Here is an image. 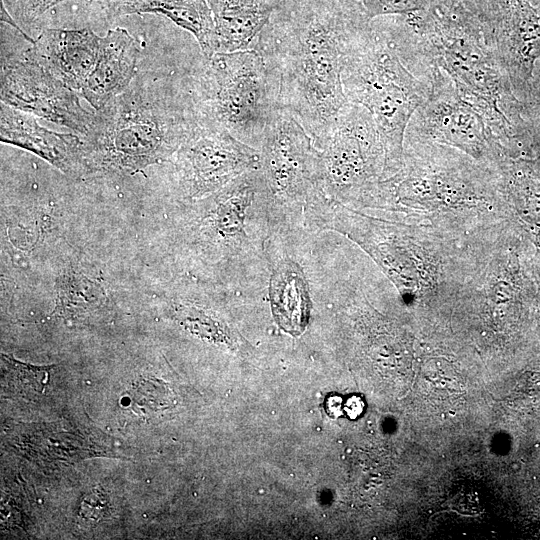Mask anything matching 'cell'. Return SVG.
Returning a JSON list of instances; mask_svg holds the SVG:
<instances>
[{
    "instance_id": "obj_1",
    "label": "cell",
    "mask_w": 540,
    "mask_h": 540,
    "mask_svg": "<svg viewBox=\"0 0 540 540\" xmlns=\"http://www.w3.org/2000/svg\"><path fill=\"white\" fill-rule=\"evenodd\" d=\"M372 22L421 81L437 66L485 120L495 144L513 153L524 120L489 32L470 0H431L421 10Z\"/></svg>"
},
{
    "instance_id": "obj_2",
    "label": "cell",
    "mask_w": 540,
    "mask_h": 540,
    "mask_svg": "<svg viewBox=\"0 0 540 540\" xmlns=\"http://www.w3.org/2000/svg\"><path fill=\"white\" fill-rule=\"evenodd\" d=\"M358 0H295L271 16L252 49L278 82L280 107L319 149L342 107L344 59L370 27Z\"/></svg>"
},
{
    "instance_id": "obj_3",
    "label": "cell",
    "mask_w": 540,
    "mask_h": 540,
    "mask_svg": "<svg viewBox=\"0 0 540 540\" xmlns=\"http://www.w3.org/2000/svg\"><path fill=\"white\" fill-rule=\"evenodd\" d=\"M505 200L496 167L449 146L404 141L401 167L365 189L352 207L403 223L428 221L454 236L496 226Z\"/></svg>"
},
{
    "instance_id": "obj_4",
    "label": "cell",
    "mask_w": 540,
    "mask_h": 540,
    "mask_svg": "<svg viewBox=\"0 0 540 540\" xmlns=\"http://www.w3.org/2000/svg\"><path fill=\"white\" fill-rule=\"evenodd\" d=\"M312 231H332L359 246L396 286L400 296H456L465 279L447 270L446 233L382 218L325 198L314 211Z\"/></svg>"
},
{
    "instance_id": "obj_5",
    "label": "cell",
    "mask_w": 540,
    "mask_h": 540,
    "mask_svg": "<svg viewBox=\"0 0 540 540\" xmlns=\"http://www.w3.org/2000/svg\"><path fill=\"white\" fill-rule=\"evenodd\" d=\"M197 122L192 100L178 106L131 85L94 113L81 136L88 172H137L174 156Z\"/></svg>"
},
{
    "instance_id": "obj_6",
    "label": "cell",
    "mask_w": 540,
    "mask_h": 540,
    "mask_svg": "<svg viewBox=\"0 0 540 540\" xmlns=\"http://www.w3.org/2000/svg\"><path fill=\"white\" fill-rule=\"evenodd\" d=\"M190 202L186 242L202 261L244 280L267 266L271 229L259 169Z\"/></svg>"
},
{
    "instance_id": "obj_7",
    "label": "cell",
    "mask_w": 540,
    "mask_h": 540,
    "mask_svg": "<svg viewBox=\"0 0 540 540\" xmlns=\"http://www.w3.org/2000/svg\"><path fill=\"white\" fill-rule=\"evenodd\" d=\"M341 80L347 100L371 113L385 149L382 179L391 176L401 167L407 126L429 86L406 68L372 23L344 59Z\"/></svg>"
},
{
    "instance_id": "obj_8",
    "label": "cell",
    "mask_w": 540,
    "mask_h": 540,
    "mask_svg": "<svg viewBox=\"0 0 540 540\" xmlns=\"http://www.w3.org/2000/svg\"><path fill=\"white\" fill-rule=\"evenodd\" d=\"M198 116L259 150L279 104L278 82L255 49L206 58L191 96Z\"/></svg>"
},
{
    "instance_id": "obj_9",
    "label": "cell",
    "mask_w": 540,
    "mask_h": 540,
    "mask_svg": "<svg viewBox=\"0 0 540 540\" xmlns=\"http://www.w3.org/2000/svg\"><path fill=\"white\" fill-rule=\"evenodd\" d=\"M259 153L271 235L306 230L310 209L325 194L320 152L312 138L288 110L278 107Z\"/></svg>"
},
{
    "instance_id": "obj_10",
    "label": "cell",
    "mask_w": 540,
    "mask_h": 540,
    "mask_svg": "<svg viewBox=\"0 0 540 540\" xmlns=\"http://www.w3.org/2000/svg\"><path fill=\"white\" fill-rule=\"evenodd\" d=\"M320 163L325 194L345 205L383 177L385 149L371 113L347 102L321 147Z\"/></svg>"
},
{
    "instance_id": "obj_11",
    "label": "cell",
    "mask_w": 540,
    "mask_h": 540,
    "mask_svg": "<svg viewBox=\"0 0 540 540\" xmlns=\"http://www.w3.org/2000/svg\"><path fill=\"white\" fill-rule=\"evenodd\" d=\"M425 83L428 97L409 121L404 141L449 146L495 167L503 156L479 112L462 99L452 80L437 66Z\"/></svg>"
},
{
    "instance_id": "obj_12",
    "label": "cell",
    "mask_w": 540,
    "mask_h": 540,
    "mask_svg": "<svg viewBox=\"0 0 540 540\" xmlns=\"http://www.w3.org/2000/svg\"><path fill=\"white\" fill-rule=\"evenodd\" d=\"M174 166L179 193L190 202L259 169L260 153L197 114L196 124L174 154Z\"/></svg>"
},
{
    "instance_id": "obj_13",
    "label": "cell",
    "mask_w": 540,
    "mask_h": 540,
    "mask_svg": "<svg viewBox=\"0 0 540 540\" xmlns=\"http://www.w3.org/2000/svg\"><path fill=\"white\" fill-rule=\"evenodd\" d=\"M1 102L17 110L65 126L80 136L94 113L84 109L74 90L23 54L1 56Z\"/></svg>"
},
{
    "instance_id": "obj_14",
    "label": "cell",
    "mask_w": 540,
    "mask_h": 540,
    "mask_svg": "<svg viewBox=\"0 0 540 540\" xmlns=\"http://www.w3.org/2000/svg\"><path fill=\"white\" fill-rule=\"evenodd\" d=\"M514 93L526 94L540 58V14L532 0H471Z\"/></svg>"
},
{
    "instance_id": "obj_15",
    "label": "cell",
    "mask_w": 540,
    "mask_h": 540,
    "mask_svg": "<svg viewBox=\"0 0 540 540\" xmlns=\"http://www.w3.org/2000/svg\"><path fill=\"white\" fill-rule=\"evenodd\" d=\"M0 115L2 142L29 150L68 175L88 172L81 136L51 131L32 114L2 102Z\"/></svg>"
},
{
    "instance_id": "obj_16",
    "label": "cell",
    "mask_w": 540,
    "mask_h": 540,
    "mask_svg": "<svg viewBox=\"0 0 540 540\" xmlns=\"http://www.w3.org/2000/svg\"><path fill=\"white\" fill-rule=\"evenodd\" d=\"M101 38L89 29H45L24 53L73 90L93 71Z\"/></svg>"
},
{
    "instance_id": "obj_17",
    "label": "cell",
    "mask_w": 540,
    "mask_h": 540,
    "mask_svg": "<svg viewBox=\"0 0 540 540\" xmlns=\"http://www.w3.org/2000/svg\"><path fill=\"white\" fill-rule=\"evenodd\" d=\"M269 269L268 297L277 326L292 335H301L308 326L312 311L309 281L300 262L284 250L277 252L267 242Z\"/></svg>"
},
{
    "instance_id": "obj_18",
    "label": "cell",
    "mask_w": 540,
    "mask_h": 540,
    "mask_svg": "<svg viewBox=\"0 0 540 540\" xmlns=\"http://www.w3.org/2000/svg\"><path fill=\"white\" fill-rule=\"evenodd\" d=\"M138 43L123 28L110 30L101 38L97 61L81 92L95 109L122 94L136 72Z\"/></svg>"
},
{
    "instance_id": "obj_19",
    "label": "cell",
    "mask_w": 540,
    "mask_h": 540,
    "mask_svg": "<svg viewBox=\"0 0 540 540\" xmlns=\"http://www.w3.org/2000/svg\"><path fill=\"white\" fill-rule=\"evenodd\" d=\"M215 53L252 49L280 0H209Z\"/></svg>"
},
{
    "instance_id": "obj_20",
    "label": "cell",
    "mask_w": 540,
    "mask_h": 540,
    "mask_svg": "<svg viewBox=\"0 0 540 540\" xmlns=\"http://www.w3.org/2000/svg\"><path fill=\"white\" fill-rule=\"evenodd\" d=\"M120 9L162 12L195 36L206 58L215 53L214 18L205 0H124Z\"/></svg>"
},
{
    "instance_id": "obj_21",
    "label": "cell",
    "mask_w": 540,
    "mask_h": 540,
    "mask_svg": "<svg viewBox=\"0 0 540 540\" xmlns=\"http://www.w3.org/2000/svg\"><path fill=\"white\" fill-rule=\"evenodd\" d=\"M106 302L103 287L82 272L69 270L57 286L56 313L67 320L85 319Z\"/></svg>"
},
{
    "instance_id": "obj_22",
    "label": "cell",
    "mask_w": 540,
    "mask_h": 540,
    "mask_svg": "<svg viewBox=\"0 0 540 540\" xmlns=\"http://www.w3.org/2000/svg\"><path fill=\"white\" fill-rule=\"evenodd\" d=\"M172 316L188 332L213 343L235 346L236 337L231 328L215 311L192 300H175L171 304Z\"/></svg>"
},
{
    "instance_id": "obj_23",
    "label": "cell",
    "mask_w": 540,
    "mask_h": 540,
    "mask_svg": "<svg viewBox=\"0 0 540 540\" xmlns=\"http://www.w3.org/2000/svg\"><path fill=\"white\" fill-rule=\"evenodd\" d=\"M2 372L6 384L20 394H41L48 383L47 367L20 362L2 354Z\"/></svg>"
},
{
    "instance_id": "obj_24",
    "label": "cell",
    "mask_w": 540,
    "mask_h": 540,
    "mask_svg": "<svg viewBox=\"0 0 540 540\" xmlns=\"http://www.w3.org/2000/svg\"><path fill=\"white\" fill-rule=\"evenodd\" d=\"M131 399L140 411L149 413L170 407L174 397L163 381L157 378H142L133 385Z\"/></svg>"
},
{
    "instance_id": "obj_25",
    "label": "cell",
    "mask_w": 540,
    "mask_h": 540,
    "mask_svg": "<svg viewBox=\"0 0 540 540\" xmlns=\"http://www.w3.org/2000/svg\"><path fill=\"white\" fill-rule=\"evenodd\" d=\"M369 20L426 8L431 0H358Z\"/></svg>"
},
{
    "instance_id": "obj_26",
    "label": "cell",
    "mask_w": 540,
    "mask_h": 540,
    "mask_svg": "<svg viewBox=\"0 0 540 540\" xmlns=\"http://www.w3.org/2000/svg\"><path fill=\"white\" fill-rule=\"evenodd\" d=\"M108 505L105 495L101 491H91L83 499L80 506V515L87 521H99L107 512Z\"/></svg>"
},
{
    "instance_id": "obj_27",
    "label": "cell",
    "mask_w": 540,
    "mask_h": 540,
    "mask_svg": "<svg viewBox=\"0 0 540 540\" xmlns=\"http://www.w3.org/2000/svg\"><path fill=\"white\" fill-rule=\"evenodd\" d=\"M363 408V401L357 396H352L345 404L346 414L350 418H355L359 416L362 413Z\"/></svg>"
}]
</instances>
